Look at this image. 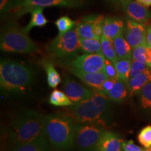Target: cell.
Segmentation results:
<instances>
[{
	"instance_id": "obj_18",
	"label": "cell",
	"mask_w": 151,
	"mask_h": 151,
	"mask_svg": "<svg viewBox=\"0 0 151 151\" xmlns=\"http://www.w3.org/2000/svg\"><path fill=\"white\" fill-rule=\"evenodd\" d=\"M149 82H151V69L148 67L140 74L129 78L127 83V88L130 95L140 92L141 88Z\"/></svg>"
},
{
	"instance_id": "obj_15",
	"label": "cell",
	"mask_w": 151,
	"mask_h": 151,
	"mask_svg": "<svg viewBox=\"0 0 151 151\" xmlns=\"http://www.w3.org/2000/svg\"><path fill=\"white\" fill-rule=\"evenodd\" d=\"M87 86L92 87L97 92H101L102 85L107 78L102 71L95 73H83L78 71L71 72Z\"/></svg>"
},
{
	"instance_id": "obj_29",
	"label": "cell",
	"mask_w": 151,
	"mask_h": 151,
	"mask_svg": "<svg viewBox=\"0 0 151 151\" xmlns=\"http://www.w3.org/2000/svg\"><path fill=\"white\" fill-rule=\"evenodd\" d=\"M138 141L146 148L151 147V125L143 128L137 137Z\"/></svg>"
},
{
	"instance_id": "obj_32",
	"label": "cell",
	"mask_w": 151,
	"mask_h": 151,
	"mask_svg": "<svg viewBox=\"0 0 151 151\" xmlns=\"http://www.w3.org/2000/svg\"><path fill=\"white\" fill-rule=\"evenodd\" d=\"M147 68H148V66L146 63L132 60L131 68H130L129 78L140 74L141 73L146 70Z\"/></svg>"
},
{
	"instance_id": "obj_17",
	"label": "cell",
	"mask_w": 151,
	"mask_h": 151,
	"mask_svg": "<svg viewBox=\"0 0 151 151\" xmlns=\"http://www.w3.org/2000/svg\"><path fill=\"white\" fill-rule=\"evenodd\" d=\"M48 141L46 135L40 137L22 144L14 145L11 151H48Z\"/></svg>"
},
{
	"instance_id": "obj_28",
	"label": "cell",
	"mask_w": 151,
	"mask_h": 151,
	"mask_svg": "<svg viewBox=\"0 0 151 151\" xmlns=\"http://www.w3.org/2000/svg\"><path fill=\"white\" fill-rule=\"evenodd\" d=\"M139 92L141 106L143 109H151V82L143 86Z\"/></svg>"
},
{
	"instance_id": "obj_20",
	"label": "cell",
	"mask_w": 151,
	"mask_h": 151,
	"mask_svg": "<svg viewBox=\"0 0 151 151\" xmlns=\"http://www.w3.org/2000/svg\"><path fill=\"white\" fill-rule=\"evenodd\" d=\"M129 91L127 83L118 79L115 83L112 90L107 94L109 99L113 102H121L127 97Z\"/></svg>"
},
{
	"instance_id": "obj_4",
	"label": "cell",
	"mask_w": 151,
	"mask_h": 151,
	"mask_svg": "<svg viewBox=\"0 0 151 151\" xmlns=\"http://www.w3.org/2000/svg\"><path fill=\"white\" fill-rule=\"evenodd\" d=\"M44 118L45 116L32 110L19 113L11 123L10 137L14 145L29 142L45 134Z\"/></svg>"
},
{
	"instance_id": "obj_41",
	"label": "cell",
	"mask_w": 151,
	"mask_h": 151,
	"mask_svg": "<svg viewBox=\"0 0 151 151\" xmlns=\"http://www.w3.org/2000/svg\"><path fill=\"white\" fill-rule=\"evenodd\" d=\"M145 151H146V150H145Z\"/></svg>"
},
{
	"instance_id": "obj_25",
	"label": "cell",
	"mask_w": 151,
	"mask_h": 151,
	"mask_svg": "<svg viewBox=\"0 0 151 151\" xmlns=\"http://www.w3.org/2000/svg\"><path fill=\"white\" fill-rule=\"evenodd\" d=\"M132 59H119L115 64L118 79L127 83L129 80L130 68H131Z\"/></svg>"
},
{
	"instance_id": "obj_6",
	"label": "cell",
	"mask_w": 151,
	"mask_h": 151,
	"mask_svg": "<svg viewBox=\"0 0 151 151\" xmlns=\"http://www.w3.org/2000/svg\"><path fill=\"white\" fill-rule=\"evenodd\" d=\"M47 50L55 59L72 61L81 50L77 25L62 36H58L48 44Z\"/></svg>"
},
{
	"instance_id": "obj_24",
	"label": "cell",
	"mask_w": 151,
	"mask_h": 151,
	"mask_svg": "<svg viewBox=\"0 0 151 151\" xmlns=\"http://www.w3.org/2000/svg\"><path fill=\"white\" fill-rule=\"evenodd\" d=\"M100 41L101 45V53L106 59L109 60L113 65H115L118 60V58L113 46V40L108 39L103 35Z\"/></svg>"
},
{
	"instance_id": "obj_1",
	"label": "cell",
	"mask_w": 151,
	"mask_h": 151,
	"mask_svg": "<svg viewBox=\"0 0 151 151\" xmlns=\"http://www.w3.org/2000/svg\"><path fill=\"white\" fill-rule=\"evenodd\" d=\"M35 73L21 62L3 60L0 64V85L8 94L24 93L32 84Z\"/></svg>"
},
{
	"instance_id": "obj_35",
	"label": "cell",
	"mask_w": 151,
	"mask_h": 151,
	"mask_svg": "<svg viewBox=\"0 0 151 151\" xmlns=\"http://www.w3.org/2000/svg\"><path fill=\"white\" fill-rule=\"evenodd\" d=\"M14 0H0V9L1 13L11 11Z\"/></svg>"
},
{
	"instance_id": "obj_11",
	"label": "cell",
	"mask_w": 151,
	"mask_h": 151,
	"mask_svg": "<svg viewBox=\"0 0 151 151\" xmlns=\"http://www.w3.org/2000/svg\"><path fill=\"white\" fill-rule=\"evenodd\" d=\"M146 30L143 24L127 19L123 35L132 49L141 45L146 46Z\"/></svg>"
},
{
	"instance_id": "obj_37",
	"label": "cell",
	"mask_w": 151,
	"mask_h": 151,
	"mask_svg": "<svg viewBox=\"0 0 151 151\" xmlns=\"http://www.w3.org/2000/svg\"><path fill=\"white\" fill-rule=\"evenodd\" d=\"M146 65L151 69V48H147L146 50Z\"/></svg>"
},
{
	"instance_id": "obj_30",
	"label": "cell",
	"mask_w": 151,
	"mask_h": 151,
	"mask_svg": "<svg viewBox=\"0 0 151 151\" xmlns=\"http://www.w3.org/2000/svg\"><path fill=\"white\" fill-rule=\"evenodd\" d=\"M146 45H141L132 49V60H137L146 64Z\"/></svg>"
},
{
	"instance_id": "obj_16",
	"label": "cell",
	"mask_w": 151,
	"mask_h": 151,
	"mask_svg": "<svg viewBox=\"0 0 151 151\" xmlns=\"http://www.w3.org/2000/svg\"><path fill=\"white\" fill-rule=\"evenodd\" d=\"M124 29V24L122 20L118 18L107 17L105 18L103 24V35L109 39L113 40Z\"/></svg>"
},
{
	"instance_id": "obj_31",
	"label": "cell",
	"mask_w": 151,
	"mask_h": 151,
	"mask_svg": "<svg viewBox=\"0 0 151 151\" xmlns=\"http://www.w3.org/2000/svg\"><path fill=\"white\" fill-rule=\"evenodd\" d=\"M102 72L106 75L107 79H111V80H117L118 79V74H117L115 66L109 60L106 59L105 60Z\"/></svg>"
},
{
	"instance_id": "obj_23",
	"label": "cell",
	"mask_w": 151,
	"mask_h": 151,
	"mask_svg": "<svg viewBox=\"0 0 151 151\" xmlns=\"http://www.w3.org/2000/svg\"><path fill=\"white\" fill-rule=\"evenodd\" d=\"M81 50L83 53H101V41L96 39H86L79 37Z\"/></svg>"
},
{
	"instance_id": "obj_39",
	"label": "cell",
	"mask_w": 151,
	"mask_h": 151,
	"mask_svg": "<svg viewBox=\"0 0 151 151\" xmlns=\"http://www.w3.org/2000/svg\"><path fill=\"white\" fill-rule=\"evenodd\" d=\"M145 150H146V151H151V147H150V148H146V149H145Z\"/></svg>"
},
{
	"instance_id": "obj_36",
	"label": "cell",
	"mask_w": 151,
	"mask_h": 151,
	"mask_svg": "<svg viewBox=\"0 0 151 151\" xmlns=\"http://www.w3.org/2000/svg\"><path fill=\"white\" fill-rule=\"evenodd\" d=\"M146 46L151 48V26L146 30Z\"/></svg>"
},
{
	"instance_id": "obj_21",
	"label": "cell",
	"mask_w": 151,
	"mask_h": 151,
	"mask_svg": "<svg viewBox=\"0 0 151 151\" xmlns=\"http://www.w3.org/2000/svg\"><path fill=\"white\" fill-rule=\"evenodd\" d=\"M43 8L41 7H35L29 11L31 13V20L27 26L24 28V30L28 33L35 27H43L48 23V20L45 18L43 14Z\"/></svg>"
},
{
	"instance_id": "obj_9",
	"label": "cell",
	"mask_w": 151,
	"mask_h": 151,
	"mask_svg": "<svg viewBox=\"0 0 151 151\" xmlns=\"http://www.w3.org/2000/svg\"><path fill=\"white\" fill-rule=\"evenodd\" d=\"M106 58L102 53H84L77 56L70 62L69 69L71 72L95 73L102 71Z\"/></svg>"
},
{
	"instance_id": "obj_13",
	"label": "cell",
	"mask_w": 151,
	"mask_h": 151,
	"mask_svg": "<svg viewBox=\"0 0 151 151\" xmlns=\"http://www.w3.org/2000/svg\"><path fill=\"white\" fill-rule=\"evenodd\" d=\"M62 90L73 104L88 99L94 93V92L69 78L65 79L62 84Z\"/></svg>"
},
{
	"instance_id": "obj_3",
	"label": "cell",
	"mask_w": 151,
	"mask_h": 151,
	"mask_svg": "<svg viewBox=\"0 0 151 151\" xmlns=\"http://www.w3.org/2000/svg\"><path fill=\"white\" fill-rule=\"evenodd\" d=\"M107 95L94 92L88 99L73 104L67 112L76 123H100L104 124L103 118L109 109Z\"/></svg>"
},
{
	"instance_id": "obj_19",
	"label": "cell",
	"mask_w": 151,
	"mask_h": 151,
	"mask_svg": "<svg viewBox=\"0 0 151 151\" xmlns=\"http://www.w3.org/2000/svg\"><path fill=\"white\" fill-rule=\"evenodd\" d=\"M113 43L118 60L132 59V48L124 38L123 33L114 38Z\"/></svg>"
},
{
	"instance_id": "obj_27",
	"label": "cell",
	"mask_w": 151,
	"mask_h": 151,
	"mask_svg": "<svg viewBox=\"0 0 151 151\" xmlns=\"http://www.w3.org/2000/svg\"><path fill=\"white\" fill-rule=\"evenodd\" d=\"M55 24L59 32L58 36L63 35L64 34L70 31L77 25V22L71 20L68 16H62L61 18H58L55 22Z\"/></svg>"
},
{
	"instance_id": "obj_33",
	"label": "cell",
	"mask_w": 151,
	"mask_h": 151,
	"mask_svg": "<svg viewBox=\"0 0 151 151\" xmlns=\"http://www.w3.org/2000/svg\"><path fill=\"white\" fill-rule=\"evenodd\" d=\"M122 151H145V149H143L141 147L138 146L134 143L133 141H124L122 143Z\"/></svg>"
},
{
	"instance_id": "obj_26",
	"label": "cell",
	"mask_w": 151,
	"mask_h": 151,
	"mask_svg": "<svg viewBox=\"0 0 151 151\" xmlns=\"http://www.w3.org/2000/svg\"><path fill=\"white\" fill-rule=\"evenodd\" d=\"M49 103L55 106H70L73 104L65 92L58 90H55L51 92L49 97Z\"/></svg>"
},
{
	"instance_id": "obj_2",
	"label": "cell",
	"mask_w": 151,
	"mask_h": 151,
	"mask_svg": "<svg viewBox=\"0 0 151 151\" xmlns=\"http://www.w3.org/2000/svg\"><path fill=\"white\" fill-rule=\"evenodd\" d=\"M76 122L67 114L45 116L44 133L48 142L58 150H69L74 145Z\"/></svg>"
},
{
	"instance_id": "obj_34",
	"label": "cell",
	"mask_w": 151,
	"mask_h": 151,
	"mask_svg": "<svg viewBox=\"0 0 151 151\" xmlns=\"http://www.w3.org/2000/svg\"><path fill=\"white\" fill-rule=\"evenodd\" d=\"M118 80V79H117ZM117 80H111V79H106L104 81L102 85V88H101V93H103L107 95L109 92L112 90V88L114 86L115 83Z\"/></svg>"
},
{
	"instance_id": "obj_38",
	"label": "cell",
	"mask_w": 151,
	"mask_h": 151,
	"mask_svg": "<svg viewBox=\"0 0 151 151\" xmlns=\"http://www.w3.org/2000/svg\"><path fill=\"white\" fill-rule=\"evenodd\" d=\"M137 1L140 2L141 4H142L148 7V6H151V0H137Z\"/></svg>"
},
{
	"instance_id": "obj_12",
	"label": "cell",
	"mask_w": 151,
	"mask_h": 151,
	"mask_svg": "<svg viewBox=\"0 0 151 151\" xmlns=\"http://www.w3.org/2000/svg\"><path fill=\"white\" fill-rule=\"evenodd\" d=\"M122 7L124 12L130 20L144 24L151 16L148 7L135 0H122Z\"/></svg>"
},
{
	"instance_id": "obj_14",
	"label": "cell",
	"mask_w": 151,
	"mask_h": 151,
	"mask_svg": "<svg viewBox=\"0 0 151 151\" xmlns=\"http://www.w3.org/2000/svg\"><path fill=\"white\" fill-rule=\"evenodd\" d=\"M123 141L115 132L105 131L98 143L97 151H122Z\"/></svg>"
},
{
	"instance_id": "obj_22",
	"label": "cell",
	"mask_w": 151,
	"mask_h": 151,
	"mask_svg": "<svg viewBox=\"0 0 151 151\" xmlns=\"http://www.w3.org/2000/svg\"><path fill=\"white\" fill-rule=\"evenodd\" d=\"M41 65L44 68L47 76V82L48 86L52 88H56L61 83V77L59 73L57 71L53 65L47 60H43L41 61Z\"/></svg>"
},
{
	"instance_id": "obj_5",
	"label": "cell",
	"mask_w": 151,
	"mask_h": 151,
	"mask_svg": "<svg viewBox=\"0 0 151 151\" xmlns=\"http://www.w3.org/2000/svg\"><path fill=\"white\" fill-rule=\"evenodd\" d=\"M0 48L2 51L27 54L37 52L39 47L30 39L24 28L16 22L10 21L4 26L0 38Z\"/></svg>"
},
{
	"instance_id": "obj_10",
	"label": "cell",
	"mask_w": 151,
	"mask_h": 151,
	"mask_svg": "<svg viewBox=\"0 0 151 151\" xmlns=\"http://www.w3.org/2000/svg\"><path fill=\"white\" fill-rule=\"evenodd\" d=\"M105 18L103 16L90 15L83 18L77 24L79 37L86 39H101L103 35V24Z\"/></svg>"
},
{
	"instance_id": "obj_7",
	"label": "cell",
	"mask_w": 151,
	"mask_h": 151,
	"mask_svg": "<svg viewBox=\"0 0 151 151\" xmlns=\"http://www.w3.org/2000/svg\"><path fill=\"white\" fill-rule=\"evenodd\" d=\"M100 123H76L74 144L78 151H97L98 143L104 130Z\"/></svg>"
},
{
	"instance_id": "obj_40",
	"label": "cell",
	"mask_w": 151,
	"mask_h": 151,
	"mask_svg": "<svg viewBox=\"0 0 151 151\" xmlns=\"http://www.w3.org/2000/svg\"><path fill=\"white\" fill-rule=\"evenodd\" d=\"M120 1H122V0H120Z\"/></svg>"
},
{
	"instance_id": "obj_8",
	"label": "cell",
	"mask_w": 151,
	"mask_h": 151,
	"mask_svg": "<svg viewBox=\"0 0 151 151\" xmlns=\"http://www.w3.org/2000/svg\"><path fill=\"white\" fill-rule=\"evenodd\" d=\"M84 0H14L11 11H14L16 16H21L29 13L35 7L59 6L79 8L83 6Z\"/></svg>"
}]
</instances>
